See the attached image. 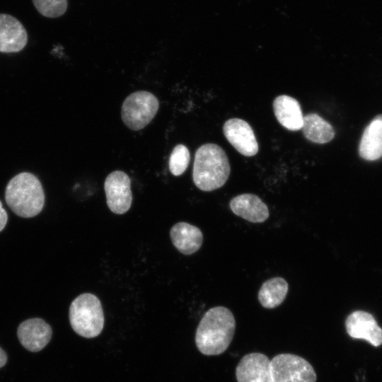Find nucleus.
<instances>
[{"mask_svg":"<svg viewBox=\"0 0 382 382\" xmlns=\"http://www.w3.org/2000/svg\"><path fill=\"white\" fill-rule=\"evenodd\" d=\"M236 330L232 312L224 306L208 310L198 324L195 343L198 350L207 356L219 355L230 345Z\"/></svg>","mask_w":382,"mask_h":382,"instance_id":"nucleus-1","label":"nucleus"},{"mask_svg":"<svg viewBox=\"0 0 382 382\" xmlns=\"http://www.w3.org/2000/svg\"><path fill=\"white\" fill-rule=\"evenodd\" d=\"M231 172L228 158L221 147L205 144L195 154L192 180L201 190L210 192L222 187Z\"/></svg>","mask_w":382,"mask_h":382,"instance_id":"nucleus-2","label":"nucleus"},{"mask_svg":"<svg viewBox=\"0 0 382 382\" xmlns=\"http://www.w3.org/2000/svg\"><path fill=\"white\" fill-rule=\"evenodd\" d=\"M5 200L18 216L33 217L42 211L44 206L45 194L42 184L31 173H20L8 183Z\"/></svg>","mask_w":382,"mask_h":382,"instance_id":"nucleus-3","label":"nucleus"},{"mask_svg":"<svg viewBox=\"0 0 382 382\" xmlns=\"http://www.w3.org/2000/svg\"><path fill=\"white\" fill-rule=\"evenodd\" d=\"M69 317L74 331L81 337L93 338L104 326V314L99 299L91 293L78 296L71 303Z\"/></svg>","mask_w":382,"mask_h":382,"instance_id":"nucleus-4","label":"nucleus"},{"mask_svg":"<svg viewBox=\"0 0 382 382\" xmlns=\"http://www.w3.org/2000/svg\"><path fill=\"white\" fill-rule=\"evenodd\" d=\"M158 108L159 101L153 93L139 91L129 94L123 101L121 117L129 129L138 131L151 122Z\"/></svg>","mask_w":382,"mask_h":382,"instance_id":"nucleus-5","label":"nucleus"},{"mask_svg":"<svg viewBox=\"0 0 382 382\" xmlns=\"http://www.w3.org/2000/svg\"><path fill=\"white\" fill-rule=\"evenodd\" d=\"M273 382H316L317 376L312 365L293 354H279L271 360Z\"/></svg>","mask_w":382,"mask_h":382,"instance_id":"nucleus-6","label":"nucleus"},{"mask_svg":"<svg viewBox=\"0 0 382 382\" xmlns=\"http://www.w3.org/2000/svg\"><path fill=\"white\" fill-rule=\"evenodd\" d=\"M104 190L110 210L117 214L126 213L131 207L132 193L131 180L122 170H115L105 178Z\"/></svg>","mask_w":382,"mask_h":382,"instance_id":"nucleus-7","label":"nucleus"},{"mask_svg":"<svg viewBox=\"0 0 382 382\" xmlns=\"http://www.w3.org/2000/svg\"><path fill=\"white\" fill-rule=\"evenodd\" d=\"M225 137L242 155L253 156L258 151V144L250 125L243 120L232 118L223 127Z\"/></svg>","mask_w":382,"mask_h":382,"instance_id":"nucleus-8","label":"nucleus"},{"mask_svg":"<svg viewBox=\"0 0 382 382\" xmlns=\"http://www.w3.org/2000/svg\"><path fill=\"white\" fill-rule=\"evenodd\" d=\"M238 382H273L271 372V360L259 352L243 356L236 369Z\"/></svg>","mask_w":382,"mask_h":382,"instance_id":"nucleus-9","label":"nucleus"},{"mask_svg":"<svg viewBox=\"0 0 382 382\" xmlns=\"http://www.w3.org/2000/svg\"><path fill=\"white\" fill-rule=\"evenodd\" d=\"M345 326L347 333L353 338L364 339L376 347L382 344V329L367 312L352 313L346 319Z\"/></svg>","mask_w":382,"mask_h":382,"instance_id":"nucleus-10","label":"nucleus"},{"mask_svg":"<svg viewBox=\"0 0 382 382\" xmlns=\"http://www.w3.org/2000/svg\"><path fill=\"white\" fill-rule=\"evenodd\" d=\"M17 335L26 349L36 352L42 349L50 342L52 328L41 318H30L19 325Z\"/></svg>","mask_w":382,"mask_h":382,"instance_id":"nucleus-11","label":"nucleus"},{"mask_svg":"<svg viewBox=\"0 0 382 382\" xmlns=\"http://www.w3.org/2000/svg\"><path fill=\"white\" fill-rule=\"evenodd\" d=\"M27 42L28 33L23 24L13 16L0 13V52H20Z\"/></svg>","mask_w":382,"mask_h":382,"instance_id":"nucleus-12","label":"nucleus"},{"mask_svg":"<svg viewBox=\"0 0 382 382\" xmlns=\"http://www.w3.org/2000/svg\"><path fill=\"white\" fill-rule=\"evenodd\" d=\"M230 208L236 215L252 223H262L270 215L265 203L253 194H242L233 197L230 202Z\"/></svg>","mask_w":382,"mask_h":382,"instance_id":"nucleus-13","label":"nucleus"},{"mask_svg":"<svg viewBox=\"0 0 382 382\" xmlns=\"http://www.w3.org/2000/svg\"><path fill=\"white\" fill-rule=\"evenodd\" d=\"M170 237L175 248L187 255L197 251L203 242L201 230L187 222L174 224L170 230Z\"/></svg>","mask_w":382,"mask_h":382,"instance_id":"nucleus-14","label":"nucleus"},{"mask_svg":"<svg viewBox=\"0 0 382 382\" xmlns=\"http://www.w3.org/2000/svg\"><path fill=\"white\" fill-rule=\"evenodd\" d=\"M273 110L277 120L284 127L291 131L301 129L303 115L295 98L286 95L279 96L273 102Z\"/></svg>","mask_w":382,"mask_h":382,"instance_id":"nucleus-15","label":"nucleus"},{"mask_svg":"<svg viewBox=\"0 0 382 382\" xmlns=\"http://www.w3.org/2000/svg\"><path fill=\"white\" fill-rule=\"evenodd\" d=\"M359 154L366 161H376L382 157V115H377L365 128Z\"/></svg>","mask_w":382,"mask_h":382,"instance_id":"nucleus-16","label":"nucleus"},{"mask_svg":"<svg viewBox=\"0 0 382 382\" xmlns=\"http://www.w3.org/2000/svg\"><path fill=\"white\" fill-rule=\"evenodd\" d=\"M301 129L308 140L317 144L328 143L335 137L332 125L316 113L303 116Z\"/></svg>","mask_w":382,"mask_h":382,"instance_id":"nucleus-17","label":"nucleus"},{"mask_svg":"<svg viewBox=\"0 0 382 382\" xmlns=\"http://www.w3.org/2000/svg\"><path fill=\"white\" fill-rule=\"evenodd\" d=\"M289 290L287 282L282 277H274L265 282L259 292L258 300L266 308H274L285 299Z\"/></svg>","mask_w":382,"mask_h":382,"instance_id":"nucleus-18","label":"nucleus"},{"mask_svg":"<svg viewBox=\"0 0 382 382\" xmlns=\"http://www.w3.org/2000/svg\"><path fill=\"white\" fill-rule=\"evenodd\" d=\"M190 161L188 149L183 144H178L170 155L168 166L170 173L175 176L182 175L187 169Z\"/></svg>","mask_w":382,"mask_h":382,"instance_id":"nucleus-19","label":"nucleus"},{"mask_svg":"<svg viewBox=\"0 0 382 382\" xmlns=\"http://www.w3.org/2000/svg\"><path fill=\"white\" fill-rule=\"evenodd\" d=\"M37 11L47 18H58L66 12L67 0H33Z\"/></svg>","mask_w":382,"mask_h":382,"instance_id":"nucleus-20","label":"nucleus"},{"mask_svg":"<svg viewBox=\"0 0 382 382\" xmlns=\"http://www.w3.org/2000/svg\"><path fill=\"white\" fill-rule=\"evenodd\" d=\"M8 220V215L0 201V231L5 227Z\"/></svg>","mask_w":382,"mask_h":382,"instance_id":"nucleus-21","label":"nucleus"},{"mask_svg":"<svg viewBox=\"0 0 382 382\" xmlns=\"http://www.w3.org/2000/svg\"><path fill=\"white\" fill-rule=\"evenodd\" d=\"M7 361V356L5 352L0 347V368L4 366Z\"/></svg>","mask_w":382,"mask_h":382,"instance_id":"nucleus-22","label":"nucleus"}]
</instances>
